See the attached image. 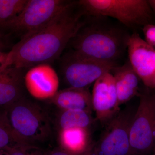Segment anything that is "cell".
Here are the masks:
<instances>
[{
  "label": "cell",
  "mask_w": 155,
  "mask_h": 155,
  "mask_svg": "<svg viewBox=\"0 0 155 155\" xmlns=\"http://www.w3.org/2000/svg\"><path fill=\"white\" fill-rule=\"evenodd\" d=\"M91 96L97 119L105 126L120 110L115 80L111 72H107L96 81Z\"/></svg>",
  "instance_id": "10"
},
{
  "label": "cell",
  "mask_w": 155,
  "mask_h": 155,
  "mask_svg": "<svg viewBox=\"0 0 155 155\" xmlns=\"http://www.w3.org/2000/svg\"><path fill=\"white\" fill-rule=\"evenodd\" d=\"M135 112L126 107L104 126L98 149L101 155H126L130 150V130Z\"/></svg>",
  "instance_id": "8"
},
{
  "label": "cell",
  "mask_w": 155,
  "mask_h": 155,
  "mask_svg": "<svg viewBox=\"0 0 155 155\" xmlns=\"http://www.w3.org/2000/svg\"><path fill=\"white\" fill-rule=\"evenodd\" d=\"M119 105L127 102L139 93V80L129 61L113 71Z\"/></svg>",
  "instance_id": "13"
},
{
  "label": "cell",
  "mask_w": 155,
  "mask_h": 155,
  "mask_svg": "<svg viewBox=\"0 0 155 155\" xmlns=\"http://www.w3.org/2000/svg\"><path fill=\"white\" fill-rule=\"evenodd\" d=\"M23 144H25L20 141L13 132L5 112L0 114V149L9 148Z\"/></svg>",
  "instance_id": "18"
},
{
  "label": "cell",
  "mask_w": 155,
  "mask_h": 155,
  "mask_svg": "<svg viewBox=\"0 0 155 155\" xmlns=\"http://www.w3.org/2000/svg\"><path fill=\"white\" fill-rule=\"evenodd\" d=\"M89 129L67 128L59 130V141L61 148L74 155L83 152L90 143Z\"/></svg>",
  "instance_id": "15"
},
{
  "label": "cell",
  "mask_w": 155,
  "mask_h": 155,
  "mask_svg": "<svg viewBox=\"0 0 155 155\" xmlns=\"http://www.w3.org/2000/svg\"><path fill=\"white\" fill-rule=\"evenodd\" d=\"M51 101L62 111L79 110L91 114V94L87 87H69L59 91Z\"/></svg>",
  "instance_id": "12"
},
{
  "label": "cell",
  "mask_w": 155,
  "mask_h": 155,
  "mask_svg": "<svg viewBox=\"0 0 155 155\" xmlns=\"http://www.w3.org/2000/svg\"><path fill=\"white\" fill-rule=\"evenodd\" d=\"M6 150L8 155H46L47 154L32 145H20Z\"/></svg>",
  "instance_id": "19"
},
{
  "label": "cell",
  "mask_w": 155,
  "mask_h": 155,
  "mask_svg": "<svg viewBox=\"0 0 155 155\" xmlns=\"http://www.w3.org/2000/svg\"><path fill=\"white\" fill-rule=\"evenodd\" d=\"M153 155H155V151H154V153Z\"/></svg>",
  "instance_id": "27"
},
{
  "label": "cell",
  "mask_w": 155,
  "mask_h": 155,
  "mask_svg": "<svg viewBox=\"0 0 155 155\" xmlns=\"http://www.w3.org/2000/svg\"><path fill=\"white\" fill-rule=\"evenodd\" d=\"M93 123L91 114L79 110L62 111L58 119L60 130L74 127L89 129Z\"/></svg>",
  "instance_id": "16"
},
{
  "label": "cell",
  "mask_w": 155,
  "mask_h": 155,
  "mask_svg": "<svg viewBox=\"0 0 155 155\" xmlns=\"http://www.w3.org/2000/svg\"><path fill=\"white\" fill-rule=\"evenodd\" d=\"M72 2L43 28L20 40L8 53L4 69H24L58 59L84 23V14Z\"/></svg>",
  "instance_id": "1"
},
{
  "label": "cell",
  "mask_w": 155,
  "mask_h": 155,
  "mask_svg": "<svg viewBox=\"0 0 155 155\" xmlns=\"http://www.w3.org/2000/svg\"><path fill=\"white\" fill-rule=\"evenodd\" d=\"M155 151V147H154V150L153 151Z\"/></svg>",
  "instance_id": "26"
},
{
  "label": "cell",
  "mask_w": 155,
  "mask_h": 155,
  "mask_svg": "<svg viewBox=\"0 0 155 155\" xmlns=\"http://www.w3.org/2000/svg\"><path fill=\"white\" fill-rule=\"evenodd\" d=\"M46 155H74L68 152L67 151L65 150L62 148L58 149L53 151L51 152L47 153Z\"/></svg>",
  "instance_id": "21"
},
{
  "label": "cell",
  "mask_w": 155,
  "mask_h": 155,
  "mask_svg": "<svg viewBox=\"0 0 155 155\" xmlns=\"http://www.w3.org/2000/svg\"><path fill=\"white\" fill-rule=\"evenodd\" d=\"M72 2L63 0H28L20 14L4 26L24 38L47 25Z\"/></svg>",
  "instance_id": "5"
},
{
  "label": "cell",
  "mask_w": 155,
  "mask_h": 155,
  "mask_svg": "<svg viewBox=\"0 0 155 155\" xmlns=\"http://www.w3.org/2000/svg\"><path fill=\"white\" fill-rule=\"evenodd\" d=\"M6 117L13 132L22 143L32 145L44 140L50 133L44 112L34 103L22 97L5 107Z\"/></svg>",
  "instance_id": "4"
},
{
  "label": "cell",
  "mask_w": 155,
  "mask_h": 155,
  "mask_svg": "<svg viewBox=\"0 0 155 155\" xmlns=\"http://www.w3.org/2000/svg\"><path fill=\"white\" fill-rule=\"evenodd\" d=\"M28 0H0V28L17 17Z\"/></svg>",
  "instance_id": "17"
},
{
  "label": "cell",
  "mask_w": 155,
  "mask_h": 155,
  "mask_svg": "<svg viewBox=\"0 0 155 155\" xmlns=\"http://www.w3.org/2000/svg\"><path fill=\"white\" fill-rule=\"evenodd\" d=\"M6 44L4 37L1 34H0V51H3V50L6 47Z\"/></svg>",
  "instance_id": "23"
},
{
  "label": "cell",
  "mask_w": 155,
  "mask_h": 155,
  "mask_svg": "<svg viewBox=\"0 0 155 155\" xmlns=\"http://www.w3.org/2000/svg\"><path fill=\"white\" fill-rule=\"evenodd\" d=\"M117 63L103 62L87 58L74 51L63 57L61 69L69 87L86 88L107 72H112Z\"/></svg>",
  "instance_id": "7"
},
{
  "label": "cell",
  "mask_w": 155,
  "mask_h": 155,
  "mask_svg": "<svg viewBox=\"0 0 155 155\" xmlns=\"http://www.w3.org/2000/svg\"><path fill=\"white\" fill-rule=\"evenodd\" d=\"M23 70L8 67L0 71V106L5 107L22 97Z\"/></svg>",
  "instance_id": "14"
},
{
  "label": "cell",
  "mask_w": 155,
  "mask_h": 155,
  "mask_svg": "<svg viewBox=\"0 0 155 155\" xmlns=\"http://www.w3.org/2000/svg\"><path fill=\"white\" fill-rule=\"evenodd\" d=\"M24 84L31 96L38 100L52 98L59 91L58 74L49 64L31 67L24 76Z\"/></svg>",
  "instance_id": "11"
},
{
  "label": "cell",
  "mask_w": 155,
  "mask_h": 155,
  "mask_svg": "<svg viewBox=\"0 0 155 155\" xmlns=\"http://www.w3.org/2000/svg\"><path fill=\"white\" fill-rule=\"evenodd\" d=\"M129 62L145 86L155 90V49L137 32L130 35L127 48Z\"/></svg>",
  "instance_id": "9"
},
{
  "label": "cell",
  "mask_w": 155,
  "mask_h": 155,
  "mask_svg": "<svg viewBox=\"0 0 155 155\" xmlns=\"http://www.w3.org/2000/svg\"><path fill=\"white\" fill-rule=\"evenodd\" d=\"M0 155H8L6 149H0Z\"/></svg>",
  "instance_id": "25"
},
{
  "label": "cell",
  "mask_w": 155,
  "mask_h": 155,
  "mask_svg": "<svg viewBox=\"0 0 155 155\" xmlns=\"http://www.w3.org/2000/svg\"><path fill=\"white\" fill-rule=\"evenodd\" d=\"M146 42L155 49V25L149 24L142 28Z\"/></svg>",
  "instance_id": "20"
},
{
  "label": "cell",
  "mask_w": 155,
  "mask_h": 155,
  "mask_svg": "<svg viewBox=\"0 0 155 155\" xmlns=\"http://www.w3.org/2000/svg\"><path fill=\"white\" fill-rule=\"evenodd\" d=\"M154 16H155V0H147Z\"/></svg>",
  "instance_id": "24"
},
{
  "label": "cell",
  "mask_w": 155,
  "mask_h": 155,
  "mask_svg": "<svg viewBox=\"0 0 155 155\" xmlns=\"http://www.w3.org/2000/svg\"><path fill=\"white\" fill-rule=\"evenodd\" d=\"M8 53L0 51V71L4 70L6 60L8 57Z\"/></svg>",
  "instance_id": "22"
},
{
  "label": "cell",
  "mask_w": 155,
  "mask_h": 155,
  "mask_svg": "<svg viewBox=\"0 0 155 155\" xmlns=\"http://www.w3.org/2000/svg\"><path fill=\"white\" fill-rule=\"evenodd\" d=\"M84 15L111 17L126 28L136 29L153 24L154 15L147 0H80Z\"/></svg>",
  "instance_id": "3"
},
{
  "label": "cell",
  "mask_w": 155,
  "mask_h": 155,
  "mask_svg": "<svg viewBox=\"0 0 155 155\" xmlns=\"http://www.w3.org/2000/svg\"><path fill=\"white\" fill-rule=\"evenodd\" d=\"M140 100L130 130V150L141 155L154 150L155 143V93L147 91Z\"/></svg>",
  "instance_id": "6"
},
{
  "label": "cell",
  "mask_w": 155,
  "mask_h": 155,
  "mask_svg": "<svg viewBox=\"0 0 155 155\" xmlns=\"http://www.w3.org/2000/svg\"><path fill=\"white\" fill-rule=\"evenodd\" d=\"M89 17L90 20L84 21L69 42L72 51L97 61L116 63L127 50L131 35L124 26L111 22L107 17Z\"/></svg>",
  "instance_id": "2"
}]
</instances>
